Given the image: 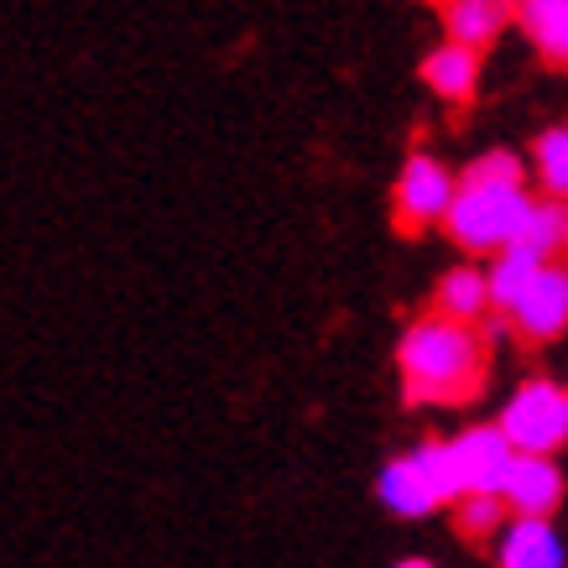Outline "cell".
I'll return each mask as SVG.
<instances>
[{
  "instance_id": "cell-1",
  "label": "cell",
  "mask_w": 568,
  "mask_h": 568,
  "mask_svg": "<svg viewBox=\"0 0 568 568\" xmlns=\"http://www.w3.org/2000/svg\"><path fill=\"white\" fill-rule=\"evenodd\" d=\"M396 376L407 407H469L490 381V345L480 324L423 313L396 339Z\"/></svg>"
},
{
  "instance_id": "cell-2",
  "label": "cell",
  "mask_w": 568,
  "mask_h": 568,
  "mask_svg": "<svg viewBox=\"0 0 568 568\" xmlns=\"http://www.w3.org/2000/svg\"><path fill=\"white\" fill-rule=\"evenodd\" d=\"M532 199L537 193L527 183V156L511 152V146H490L475 162H465L454 204H448L438 230L469 256H490V251H500V245H511L521 235Z\"/></svg>"
},
{
  "instance_id": "cell-3",
  "label": "cell",
  "mask_w": 568,
  "mask_h": 568,
  "mask_svg": "<svg viewBox=\"0 0 568 568\" xmlns=\"http://www.w3.org/2000/svg\"><path fill=\"white\" fill-rule=\"evenodd\" d=\"M454 496H459V469H454L448 438H423V444H413L407 454L386 459L376 475V500L402 521L433 517V511H444Z\"/></svg>"
},
{
  "instance_id": "cell-4",
  "label": "cell",
  "mask_w": 568,
  "mask_h": 568,
  "mask_svg": "<svg viewBox=\"0 0 568 568\" xmlns=\"http://www.w3.org/2000/svg\"><path fill=\"white\" fill-rule=\"evenodd\" d=\"M496 428L517 454H558L568 448V386L552 376H527L500 402Z\"/></svg>"
},
{
  "instance_id": "cell-5",
  "label": "cell",
  "mask_w": 568,
  "mask_h": 568,
  "mask_svg": "<svg viewBox=\"0 0 568 568\" xmlns=\"http://www.w3.org/2000/svg\"><path fill=\"white\" fill-rule=\"evenodd\" d=\"M454 189H459V173L448 168L444 156L433 152H407L402 173H396L392 189V214L407 235H423L433 224H444L448 204H454Z\"/></svg>"
},
{
  "instance_id": "cell-6",
  "label": "cell",
  "mask_w": 568,
  "mask_h": 568,
  "mask_svg": "<svg viewBox=\"0 0 568 568\" xmlns=\"http://www.w3.org/2000/svg\"><path fill=\"white\" fill-rule=\"evenodd\" d=\"M506 328L527 345H552L568 334V261H542L521 297L500 313Z\"/></svg>"
},
{
  "instance_id": "cell-7",
  "label": "cell",
  "mask_w": 568,
  "mask_h": 568,
  "mask_svg": "<svg viewBox=\"0 0 568 568\" xmlns=\"http://www.w3.org/2000/svg\"><path fill=\"white\" fill-rule=\"evenodd\" d=\"M448 454H454V469H459V496L465 490H500L506 469L517 459V448L506 444V433L496 423H469L448 438Z\"/></svg>"
},
{
  "instance_id": "cell-8",
  "label": "cell",
  "mask_w": 568,
  "mask_h": 568,
  "mask_svg": "<svg viewBox=\"0 0 568 568\" xmlns=\"http://www.w3.org/2000/svg\"><path fill=\"white\" fill-rule=\"evenodd\" d=\"M568 496V480L552 454H517L506 480H500V500L511 517H552Z\"/></svg>"
},
{
  "instance_id": "cell-9",
  "label": "cell",
  "mask_w": 568,
  "mask_h": 568,
  "mask_svg": "<svg viewBox=\"0 0 568 568\" xmlns=\"http://www.w3.org/2000/svg\"><path fill=\"white\" fill-rule=\"evenodd\" d=\"M490 548L496 568H568V542L552 517H506Z\"/></svg>"
},
{
  "instance_id": "cell-10",
  "label": "cell",
  "mask_w": 568,
  "mask_h": 568,
  "mask_svg": "<svg viewBox=\"0 0 568 568\" xmlns=\"http://www.w3.org/2000/svg\"><path fill=\"white\" fill-rule=\"evenodd\" d=\"M423 84L433 89V100L469 104L475 94H480V52L444 37V42L423 58Z\"/></svg>"
},
{
  "instance_id": "cell-11",
  "label": "cell",
  "mask_w": 568,
  "mask_h": 568,
  "mask_svg": "<svg viewBox=\"0 0 568 568\" xmlns=\"http://www.w3.org/2000/svg\"><path fill=\"white\" fill-rule=\"evenodd\" d=\"M517 17V0H444V37L485 52Z\"/></svg>"
},
{
  "instance_id": "cell-12",
  "label": "cell",
  "mask_w": 568,
  "mask_h": 568,
  "mask_svg": "<svg viewBox=\"0 0 568 568\" xmlns=\"http://www.w3.org/2000/svg\"><path fill=\"white\" fill-rule=\"evenodd\" d=\"M532 52L552 69H568V0H517V17H511Z\"/></svg>"
},
{
  "instance_id": "cell-13",
  "label": "cell",
  "mask_w": 568,
  "mask_h": 568,
  "mask_svg": "<svg viewBox=\"0 0 568 568\" xmlns=\"http://www.w3.org/2000/svg\"><path fill=\"white\" fill-rule=\"evenodd\" d=\"M433 313H444V318H459V324H480L485 313H490L485 266H475V261H459V266H448V272L438 276V287H433Z\"/></svg>"
},
{
  "instance_id": "cell-14",
  "label": "cell",
  "mask_w": 568,
  "mask_h": 568,
  "mask_svg": "<svg viewBox=\"0 0 568 568\" xmlns=\"http://www.w3.org/2000/svg\"><path fill=\"white\" fill-rule=\"evenodd\" d=\"M542 266V256L537 251H527V245H500V251H490L485 256V287H490V313H506L511 303L521 297V287L532 282V272Z\"/></svg>"
},
{
  "instance_id": "cell-15",
  "label": "cell",
  "mask_w": 568,
  "mask_h": 568,
  "mask_svg": "<svg viewBox=\"0 0 568 568\" xmlns=\"http://www.w3.org/2000/svg\"><path fill=\"white\" fill-rule=\"evenodd\" d=\"M527 183L542 199H568V121L537 131L532 152H527Z\"/></svg>"
},
{
  "instance_id": "cell-16",
  "label": "cell",
  "mask_w": 568,
  "mask_h": 568,
  "mask_svg": "<svg viewBox=\"0 0 568 568\" xmlns=\"http://www.w3.org/2000/svg\"><path fill=\"white\" fill-rule=\"evenodd\" d=\"M517 245L537 251L542 261H564L568 256V199H542V193H537Z\"/></svg>"
},
{
  "instance_id": "cell-17",
  "label": "cell",
  "mask_w": 568,
  "mask_h": 568,
  "mask_svg": "<svg viewBox=\"0 0 568 568\" xmlns=\"http://www.w3.org/2000/svg\"><path fill=\"white\" fill-rule=\"evenodd\" d=\"M448 511H454L459 537H469V542H490V537L500 532V521L511 517L506 500H500V490H465V496L448 500Z\"/></svg>"
},
{
  "instance_id": "cell-18",
  "label": "cell",
  "mask_w": 568,
  "mask_h": 568,
  "mask_svg": "<svg viewBox=\"0 0 568 568\" xmlns=\"http://www.w3.org/2000/svg\"><path fill=\"white\" fill-rule=\"evenodd\" d=\"M392 568H438V564H428V558H402V564H392Z\"/></svg>"
}]
</instances>
